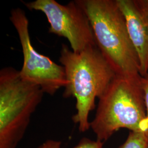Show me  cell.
Masks as SVG:
<instances>
[{
  "label": "cell",
  "instance_id": "7a4b0ae2",
  "mask_svg": "<svg viewBox=\"0 0 148 148\" xmlns=\"http://www.w3.org/2000/svg\"><path fill=\"white\" fill-rule=\"evenodd\" d=\"M88 17L95 43L116 75L142 77L126 22L116 0H76Z\"/></svg>",
  "mask_w": 148,
  "mask_h": 148
},
{
  "label": "cell",
  "instance_id": "6da1fadb",
  "mask_svg": "<svg viewBox=\"0 0 148 148\" xmlns=\"http://www.w3.org/2000/svg\"><path fill=\"white\" fill-rule=\"evenodd\" d=\"M59 62L65 70L66 85L64 97L76 99V113L72 117L81 132L90 128L88 116L96 98L105 92L116 74L97 46L75 52L62 44Z\"/></svg>",
  "mask_w": 148,
  "mask_h": 148
},
{
  "label": "cell",
  "instance_id": "52a82bcc",
  "mask_svg": "<svg viewBox=\"0 0 148 148\" xmlns=\"http://www.w3.org/2000/svg\"><path fill=\"white\" fill-rule=\"evenodd\" d=\"M116 1L137 54L140 76L144 77L148 72V0Z\"/></svg>",
  "mask_w": 148,
  "mask_h": 148
},
{
  "label": "cell",
  "instance_id": "8992f818",
  "mask_svg": "<svg viewBox=\"0 0 148 148\" xmlns=\"http://www.w3.org/2000/svg\"><path fill=\"white\" fill-rule=\"evenodd\" d=\"M30 11H40L49 24L48 32L66 38L75 52L97 46L90 20L77 1L62 5L56 0L23 2Z\"/></svg>",
  "mask_w": 148,
  "mask_h": 148
},
{
  "label": "cell",
  "instance_id": "3957f363",
  "mask_svg": "<svg viewBox=\"0 0 148 148\" xmlns=\"http://www.w3.org/2000/svg\"><path fill=\"white\" fill-rule=\"evenodd\" d=\"M142 77L116 75L98 98L90 127L104 142L120 128L147 133V112Z\"/></svg>",
  "mask_w": 148,
  "mask_h": 148
},
{
  "label": "cell",
  "instance_id": "30bf717a",
  "mask_svg": "<svg viewBox=\"0 0 148 148\" xmlns=\"http://www.w3.org/2000/svg\"><path fill=\"white\" fill-rule=\"evenodd\" d=\"M142 85L143 88L145 105L147 112V134L148 136V74L145 76L142 77Z\"/></svg>",
  "mask_w": 148,
  "mask_h": 148
},
{
  "label": "cell",
  "instance_id": "ba28073f",
  "mask_svg": "<svg viewBox=\"0 0 148 148\" xmlns=\"http://www.w3.org/2000/svg\"><path fill=\"white\" fill-rule=\"evenodd\" d=\"M119 148H148L147 133L130 131L126 140Z\"/></svg>",
  "mask_w": 148,
  "mask_h": 148
},
{
  "label": "cell",
  "instance_id": "277c9868",
  "mask_svg": "<svg viewBox=\"0 0 148 148\" xmlns=\"http://www.w3.org/2000/svg\"><path fill=\"white\" fill-rule=\"evenodd\" d=\"M44 94L40 87L23 79L15 68L1 69L0 148L16 147Z\"/></svg>",
  "mask_w": 148,
  "mask_h": 148
},
{
  "label": "cell",
  "instance_id": "7c38bea8",
  "mask_svg": "<svg viewBox=\"0 0 148 148\" xmlns=\"http://www.w3.org/2000/svg\"></svg>",
  "mask_w": 148,
  "mask_h": 148
},
{
  "label": "cell",
  "instance_id": "5b68a950",
  "mask_svg": "<svg viewBox=\"0 0 148 148\" xmlns=\"http://www.w3.org/2000/svg\"><path fill=\"white\" fill-rule=\"evenodd\" d=\"M10 19L21 45L23 63L19 74L21 78L40 87L44 93L54 95L66 85L63 66L38 53L34 48L30 36L29 19L25 11L19 7L13 9Z\"/></svg>",
  "mask_w": 148,
  "mask_h": 148
},
{
  "label": "cell",
  "instance_id": "8fae6325",
  "mask_svg": "<svg viewBox=\"0 0 148 148\" xmlns=\"http://www.w3.org/2000/svg\"><path fill=\"white\" fill-rule=\"evenodd\" d=\"M61 142L54 139H48L37 148H61Z\"/></svg>",
  "mask_w": 148,
  "mask_h": 148
},
{
  "label": "cell",
  "instance_id": "9c48e42d",
  "mask_svg": "<svg viewBox=\"0 0 148 148\" xmlns=\"http://www.w3.org/2000/svg\"><path fill=\"white\" fill-rule=\"evenodd\" d=\"M73 148H103V142L97 139L93 140L88 138H83Z\"/></svg>",
  "mask_w": 148,
  "mask_h": 148
}]
</instances>
